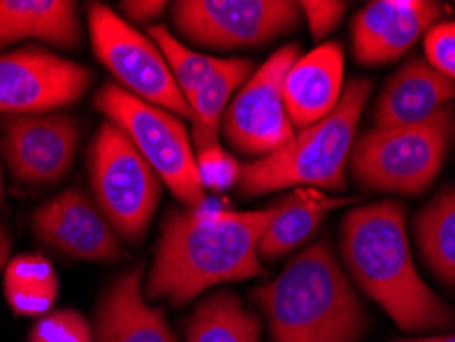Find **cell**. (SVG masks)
<instances>
[{
	"label": "cell",
	"mask_w": 455,
	"mask_h": 342,
	"mask_svg": "<svg viewBox=\"0 0 455 342\" xmlns=\"http://www.w3.org/2000/svg\"><path fill=\"white\" fill-rule=\"evenodd\" d=\"M220 203L205 199L166 218L146 298L180 307L213 285L263 274L259 243L275 203L254 211H232Z\"/></svg>",
	"instance_id": "cell-1"
},
{
	"label": "cell",
	"mask_w": 455,
	"mask_h": 342,
	"mask_svg": "<svg viewBox=\"0 0 455 342\" xmlns=\"http://www.w3.org/2000/svg\"><path fill=\"white\" fill-rule=\"evenodd\" d=\"M340 251L351 279L404 332L455 326V310L417 271L398 201L355 207L340 224Z\"/></svg>",
	"instance_id": "cell-2"
},
{
	"label": "cell",
	"mask_w": 455,
	"mask_h": 342,
	"mask_svg": "<svg viewBox=\"0 0 455 342\" xmlns=\"http://www.w3.org/2000/svg\"><path fill=\"white\" fill-rule=\"evenodd\" d=\"M252 298L273 342H359L367 330L365 307L326 240L299 252Z\"/></svg>",
	"instance_id": "cell-3"
},
{
	"label": "cell",
	"mask_w": 455,
	"mask_h": 342,
	"mask_svg": "<svg viewBox=\"0 0 455 342\" xmlns=\"http://www.w3.org/2000/svg\"><path fill=\"white\" fill-rule=\"evenodd\" d=\"M370 95V80L353 78L329 117L293 133L277 152L243 166L240 193L257 197L285 187L345 191L359 119Z\"/></svg>",
	"instance_id": "cell-4"
},
{
	"label": "cell",
	"mask_w": 455,
	"mask_h": 342,
	"mask_svg": "<svg viewBox=\"0 0 455 342\" xmlns=\"http://www.w3.org/2000/svg\"><path fill=\"white\" fill-rule=\"evenodd\" d=\"M455 142V109L450 105L429 122L373 127L355 142L353 179L367 191L419 195L439 177Z\"/></svg>",
	"instance_id": "cell-5"
},
{
	"label": "cell",
	"mask_w": 455,
	"mask_h": 342,
	"mask_svg": "<svg viewBox=\"0 0 455 342\" xmlns=\"http://www.w3.org/2000/svg\"><path fill=\"white\" fill-rule=\"evenodd\" d=\"M95 109L116 123L138 152L164 180L179 201L197 207L205 201L185 125L169 111L144 103L117 84H105L95 97Z\"/></svg>",
	"instance_id": "cell-6"
},
{
	"label": "cell",
	"mask_w": 455,
	"mask_h": 342,
	"mask_svg": "<svg viewBox=\"0 0 455 342\" xmlns=\"http://www.w3.org/2000/svg\"><path fill=\"white\" fill-rule=\"evenodd\" d=\"M91 185L113 230L138 243L156 213L160 180L132 139L105 122L91 146Z\"/></svg>",
	"instance_id": "cell-7"
},
{
	"label": "cell",
	"mask_w": 455,
	"mask_h": 342,
	"mask_svg": "<svg viewBox=\"0 0 455 342\" xmlns=\"http://www.w3.org/2000/svg\"><path fill=\"white\" fill-rule=\"evenodd\" d=\"M89 29L97 58L127 92L144 103L191 119V107L156 45L116 15L109 6L91 4Z\"/></svg>",
	"instance_id": "cell-8"
},
{
	"label": "cell",
	"mask_w": 455,
	"mask_h": 342,
	"mask_svg": "<svg viewBox=\"0 0 455 342\" xmlns=\"http://www.w3.org/2000/svg\"><path fill=\"white\" fill-rule=\"evenodd\" d=\"M299 3L290 0H180L172 21L187 39L207 48H251L298 29Z\"/></svg>",
	"instance_id": "cell-9"
},
{
	"label": "cell",
	"mask_w": 455,
	"mask_h": 342,
	"mask_svg": "<svg viewBox=\"0 0 455 342\" xmlns=\"http://www.w3.org/2000/svg\"><path fill=\"white\" fill-rule=\"evenodd\" d=\"M299 58V45L279 48L232 99L220 131L234 150L265 158L293 138V125L283 100V78Z\"/></svg>",
	"instance_id": "cell-10"
},
{
	"label": "cell",
	"mask_w": 455,
	"mask_h": 342,
	"mask_svg": "<svg viewBox=\"0 0 455 342\" xmlns=\"http://www.w3.org/2000/svg\"><path fill=\"white\" fill-rule=\"evenodd\" d=\"M92 83L89 68L44 50L0 56V113L42 115L72 105Z\"/></svg>",
	"instance_id": "cell-11"
},
{
	"label": "cell",
	"mask_w": 455,
	"mask_h": 342,
	"mask_svg": "<svg viewBox=\"0 0 455 342\" xmlns=\"http://www.w3.org/2000/svg\"><path fill=\"white\" fill-rule=\"evenodd\" d=\"M80 125L68 115H9L3 119V150L12 174L31 185H52L70 171Z\"/></svg>",
	"instance_id": "cell-12"
},
{
	"label": "cell",
	"mask_w": 455,
	"mask_h": 342,
	"mask_svg": "<svg viewBox=\"0 0 455 342\" xmlns=\"http://www.w3.org/2000/svg\"><path fill=\"white\" fill-rule=\"evenodd\" d=\"M445 15V6L431 0H376L353 19V52L359 62L390 64L427 36Z\"/></svg>",
	"instance_id": "cell-13"
},
{
	"label": "cell",
	"mask_w": 455,
	"mask_h": 342,
	"mask_svg": "<svg viewBox=\"0 0 455 342\" xmlns=\"http://www.w3.org/2000/svg\"><path fill=\"white\" fill-rule=\"evenodd\" d=\"M31 227L44 243L84 260H117L122 244L101 207L78 189L60 193L39 207Z\"/></svg>",
	"instance_id": "cell-14"
},
{
	"label": "cell",
	"mask_w": 455,
	"mask_h": 342,
	"mask_svg": "<svg viewBox=\"0 0 455 342\" xmlns=\"http://www.w3.org/2000/svg\"><path fill=\"white\" fill-rule=\"evenodd\" d=\"M345 53L340 44L326 42L299 56L283 78V100L291 125L306 130L337 109L343 97Z\"/></svg>",
	"instance_id": "cell-15"
},
{
	"label": "cell",
	"mask_w": 455,
	"mask_h": 342,
	"mask_svg": "<svg viewBox=\"0 0 455 342\" xmlns=\"http://www.w3.org/2000/svg\"><path fill=\"white\" fill-rule=\"evenodd\" d=\"M144 269L113 281L97 310L92 342H177L163 307H152L142 293Z\"/></svg>",
	"instance_id": "cell-16"
},
{
	"label": "cell",
	"mask_w": 455,
	"mask_h": 342,
	"mask_svg": "<svg viewBox=\"0 0 455 342\" xmlns=\"http://www.w3.org/2000/svg\"><path fill=\"white\" fill-rule=\"evenodd\" d=\"M455 84L431 68L427 60L414 58L387 80L373 107V127L417 125L429 122L451 105Z\"/></svg>",
	"instance_id": "cell-17"
},
{
	"label": "cell",
	"mask_w": 455,
	"mask_h": 342,
	"mask_svg": "<svg viewBox=\"0 0 455 342\" xmlns=\"http://www.w3.org/2000/svg\"><path fill=\"white\" fill-rule=\"evenodd\" d=\"M80 36L76 3L0 0V48L19 39H44L60 48H76Z\"/></svg>",
	"instance_id": "cell-18"
},
{
	"label": "cell",
	"mask_w": 455,
	"mask_h": 342,
	"mask_svg": "<svg viewBox=\"0 0 455 342\" xmlns=\"http://www.w3.org/2000/svg\"><path fill=\"white\" fill-rule=\"evenodd\" d=\"M347 199L329 197L318 189H293L275 203V213L259 243V257L275 260L298 248L323 224L326 213L345 205Z\"/></svg>",
	"instance_id": "cell-19"
},
{
	"label": "cell",
	"mask_w": 455,
	"mask_h": 342,
	"mask_svg": "<svg viewBox=\"0 0 455 342\" xmlns=\"http://www.w3.org/2000/svg\"><path fill=\"white\" fill-rule=\"evenodd\" d=\"M414 238L429 271L455 287V185L439 191L417 213Z\"/></svg>",
	"instance_id": "cell-20"
},
{
	"label": "cell",
	"mask_w": 455,
	"mask_h": 342,
	"mask_svg": "<svg viewBox=\"0 0 455 342\" xmlns=\"http://www.w3.org/2000/svg\"><path fill=\"white\" fill-rule=\"evenodd\" d=\"M260 320L236 295L220 291L207 298L191 316L187 342H259Z\"/></svg>",
	"instance_id": "cell-21"
},
{
	"label": "cell",
	"mask_w": 455,
	"mask_h": 342,
	"mask_svg": "<svg viewBox=\"0 0 455 342\" xmlns=\"http://www.w3.org/2000/svg\"><path fill=\"white\" fill-rule=\"evenodd\" d=\"M252 76V62L249 60H222L220 68L205 80V84L189 100L196 146L218 142L220 125L234 92L243 89Z\"/></svg>",
	"instance_id": "cell-22"
},
{
	"label": "cell",
	"mask_w": 455,
	"mask_h": 342,
	"mask_svg": "<svg viewBox=\"0 0 455 342\" xmlns=\"http://www.w3.org/2000/svg\"><path fill=\"white\" fill-rule=\"evenodd\" d=\"M4 293L17 316H48L58 298V274L48 258L23 254L6 266Z\"/></svg>",
	"instance_id": "cell-23"
},
{
	"label": "cell",
	"mask_w": 455,
	"mask_h": 342,
	"mask_svg": "<svg viewBox=\"0 0 455 342\" xmlns=\"http://www.w3.org/2000/svg\"><path fill=\"white\" fill-rule=\"evenodd\" d=\"M148 33L150 39H154L160 52H163L180 92H183L187 103H189L196 97V92L205 84V80L220 68L222 58L204 56V53L189 50L164 25H150Z\"/></svg>",
	"instance_id": "cell-24"
},
{
	"label": "cell",
	"mask_w": 455,
	"mask_h": 342,
	"mask_svg": "<svg viewBox=\"0 0 455 342\" xmlns=\"http://www.w3.org/2000/svg\"><path fill=\"white\" fill-rule=\"evenodd\" d=\"M196 166L204 189L212 191H226L238 185L240 172H243L238 160L228 154L220 142L196 146Z\"/></svg>",
	"instance_id": "cell-25"
},
{
	"label": "cell",
	"mask_w": 455,
	"mask_h": 342,
	"mask_svg": "<svg viewBox=\"0 0 455 342\" xmlns=\"http://www.w3.org/2000/svg\"><path fill=\"white\" fill-rule=\"evenodd\" d=\"M29 342H92V330L78 312L60 310L37 320Z\"/></svg>",
	"instance_id": "cell-26"
},
{
	"label": "cell",
	"mask_w": 455,
	"mask_h": 342,
	"mask_svg": "<svg viewBox=\"0 0 455 342\" xmlns=\"http://www.w3.org/2000/svg\"><path fill=\"white\" fill-rule=\"evenodd\" d=\"M425 58L431 68L455 84V21H439L427 31Z\"/></svg>",
	"instance_id": "cell-27"
},
{
	"label": "cell",
	"mask_w": 455,
	"mask_h": 342,
	"mask_svg": "<svg viewBox=\"0 0 455 342\" xmlns=\"http://www.w3.org/2000/svg\"><path fill=\"white\" fill-rule=\"evenodd\" d=\"M299 9H302V15L310 27L312 37L323 39L343 21L347 4L334 3V0H307V3H299Z\"/></svg>",
	"instance_id": "cell-28"
},
{
	"label": "cell",
	"mask_w": 455,
	"mask_h": 342,
	"mask_svg": "<svg viewBox=\"0 0 455 342\" xmlns=\"http://www.w3.org/2000/svg\"><path fill=\"white\" fill-rule=\"evenodd\" d=\"M122 9L133 23L146 25L163 15L166 3H160V0H127V3H122Z\"/></svg>",
	"instance_id": "cell-29"
},
{
	"label": "cell",
	"mask_w": 455,
	"mask_h": 342,
	"mask_svg": "<svg viewBox=\"0 0 455 342\" xmlns=\"http://www.w3.org/2000/svg\"><path fill=\"white\" fill-rule=\"evenodd\" d=\"M9 252H11L9 232H6L3 226H0V269H3L4 263H6V258H9Z\"/></svg>",
	"instance_id": "cell-30"
},
{
	"label": "cell",
	"mask_w": 455,
	"mask_h": 342,
	"mask_svg": "<svg viewBox=\"0 0 455 342\" xmlns=\"http://www.w3.org/2000/svg\"><path fill=\"white\" fill-rule=\"evenodd\" d=\"M394 342H455V334H439V337H425V338H404Z\"/></svg>",
	"instance_id": "cell-31"
},
{
	"label": "cell",
	"mask_w": 455,
	"mask_h": 342,
	"mask_svg": "<svg viewBox=\"0 0 455 342\" xmlns=\"http://www.w3.org/2000/svg\"><path fill=\"white\" fill-rule=\"evenodd\" d=\"M0 201H3V169H0Z\"/></svg>",
	"instance_id": "cell-32"
}]
</instances>
